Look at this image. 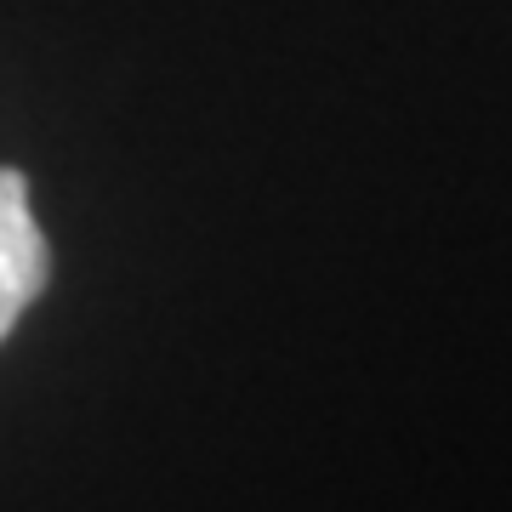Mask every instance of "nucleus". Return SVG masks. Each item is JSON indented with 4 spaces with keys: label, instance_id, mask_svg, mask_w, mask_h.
Here are the masks:
<instances>
[{
    "label": "nucleus",
    "instance_id": "nucleus-1",
    "mask_svg": "<svg viewBox=\"0 0 512 512\" xmlns=\"http://www.w3.org/2000/svg\"><path fill=\"white\" fill-rule=\"evenodd\" d=\"M46 274H52V251L29 211V183L0 165V342L23 319V308L46 291Z\"/></svg>",
    "mask_w": 512,
    "mask_h": 512
}]
</instances>
